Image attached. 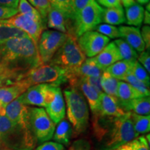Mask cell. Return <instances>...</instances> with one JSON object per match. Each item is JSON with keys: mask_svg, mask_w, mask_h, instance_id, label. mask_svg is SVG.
I'll return each mask as SVG.
<instances>
[{"mask_svg": "<svg viewBox=\"0 0 150 150\" xmlns=\"http://www.w3.org/2000/svg\"><path fill=\"white\" fill-rule=\"evenodd\" d=\"M42 64L37 45L29 37L13 38L0 45V72L10 84Z\"/></svg>", "mask_w": 150, "mask_h": 150, "instance_id": "6da1fadb", "label": "cell"}, {"mask_svg": "<svg viewBox=\"0 0 150 150\" xmlns=\"http://www.w3.org/2000/svg\"><path fill=\"white\" fill-rule=\"evenodd\" d=\"M139 136L135 131L131 119L130 112H127L125 115L112 118L109 129H106L99 137L103 138L101 150H112L127 143Z\"/></svg>", "mask_w": 150, "mask_h": 150, "instance_id": "7a4b0ae2", "label": "cell"}, {"mask_svg": "<svg viewBox=\"0 0 150 150\" xmlns=\"http://www.w3.org/2000/svg\"><path fill=\"white\" fill-rule=\"evenodd\" d=\"M67 106V115L76 134L85 132L88 127L89 111L85 97L76 88H68L64 91Z\"/></svg>", "mask_w": 150, "mask_h": 150, "instance_id": "3957f363", "label": "cell"}, {"mask_svg": "<svg viewBox=\"0 0 150 150\" xmlns=\"http://www.w3.org/2000/svg\"><path fill=\"white\" fill-rule=\"evenodd\" d=\"M18 81L28 88L43 83L59 86L67 81V71L50 63L42 64L26 73Z\"/></svg>", "mask_w": 150, "mask_h": 150, "instance_id": "277c9868", "label": "cell"}, {"mask_svg": "<svg viewBox=\"0 0 150 150\" xmlns=\"http://www.w3.org/2000/svg\"><path fill=\"white\" fill-rule=\"evenodd\" d=\"M86 59L85 54L78 45L76 38L68 35L64 44L54 54L49 63L70 72L79 67Z\"/></svg>", "mask_w": 150, "mask_h": 150, "instance_id": "5b68a950", "label": "cell"}, {"mask_svg": "<svg viewBox=\"0 0 150 150\" xmlns=\"http://www.w3.org/2000/svg\"><path fill=\"white\" fill-rule=\"evenodd\" d=\"M0 147L12 150H33L35 148L5 115L0 116Z\"/></svg>", "mask_w": 150, "mask_h": 150, "instance_id": "8992f818", "label": "cell"}, {"mask_svg": "<svg viewBox=\"0 0 150 150\" xmlns=\"http://www.w3.org/2000/svg\"><path fill=\"white\" fill-rule=\"evenodd\" d=\"M103 10L104 8L95 0L76 14L72 27L73 33L76 39L84 33L93 31L94 28L102 22Z\"/></svg>", "mask_w": 150, "mask_h": 150, "instance_id": "52a82bcc", "label": "cell"}, {"mask_svg": "<svg viewBox=\"0 0 150 150\" xmlns=\"http://www.w3.org/2000/svg\"><path fill=\"white\" fill-rule=\"evenodd\" d=\"M29 123L37 143L42 144L52 139L56 124L44 108L29 107Z\"/></svg>", "mask_w": 150, "mask_h": 150, "instance_id": "ba28073f", "label": "cell"}, {"mask_svg": "<svg viewBox=\"0 0 150 150\" xmlns=\"http://www.w3.org/2000/svg\"><path fill=\"white\" fill-rule=\"evenodd\" d=\"M5 115L14 124L31 145L35 147L36 140L29 123V107L17 98L5 108Z\"/></svg>", "mask_w": 150, "mask_h": 150, "instance_id": "9c48e42d", "label": "cell"}, {"mask_svg": "<svg viewBox=\"0 0 150 150\" xmlns=\"http://www.w3.org/2000/svg\"><path fill=\"white\" fill-rule=\"evenodd\" d=\"M25 32L37 45L41 33L45 28V22L39 13L19 14L7 20H1Z\"/></svg>", "mask_w": 150, "mask_h": 150, "instance_id": "30bf717a", "label": "cell"}, {"mask_svg": "<svg viewBox=\"0 0 150 150\" xmlns=\"http://www.w3.org/2000/svg\"><path fill=\"white\" fill-rule=\"evenodd\" d=\"M68 34L55 30H44L37 44L42 64H47L67 40Z\"/></svg>", "mask_w": 150, "mask_h": 150, "instance_id": "8fae6325", "label": "cell"}, {"mask_svg": "<svg viewBox=\"0 0 150 150\" xmlns=\"http://www.w3.org/2000/svg\"><path fill=\"white\" fill-rule=\"evenodd\" d=\"M45 110L56 125L64 119L65 104L59 86L48 84L45 99Z\"/></svg>", "mask_w": 150, "mask_h": 150, "instance_id": "7c38bea8", "label": "cell"}, {"mask_svg": "<svg viewBox=\"0 0 150 150\" xmlns=\"http://www.w3.org/2000/svg\"><path fill=\"white\" fill-rule=\"evenodd\" d=\"M76 42L86 56L93 58L110 42V38L97 31H91L79 37Z\"/></svg>", "mask_w": 150, "mask_h": 150, "instance_id": "4fadbf2b", "label": "cell"}, {"mask_svg": "<svg viewBox=\"0 0 150 150\" xmlns=\"http://www.w3.org/2000/svg\"><path fill=\"white\" fill-rule=\"evenodd\" d=\"M125 114L126 112L124 111L120 106L117 98L106 95L104 93L99 95L98 113L95 116L114 118L120 117Z\"/></svg>", "mask_w": 150, "mask_h": 150, "instance_id": "5bb4252c", "label": "cell"}, {"mask_svg": "<svg viewBox=\"0 0 150 150\" xmlns=\"http://www.w3.org/2000/svg\"><path fill=\"white\" fill-rule=\"evenodd\" d=\"M48 84H38L29 87L18 99L26 106H35L38 107H45V99L47 87Z\"/></svg>", "mask_w": 150, "mask_h": 150, "instance_id": "9a60e30c", "label": "cell"}, {"mask_svg": "<svg viewBox=\"0 0 150 150\" xmlns=\"http://www.w3.org/2000/svg\"><path fill=\"white\" fill-rule=\"evenodd\" d=\"M93 58L96 65L103 72L110 65L122 60L120 54L114 42L108 43L97 55Z\"/></svg>", "mask_w": 150, "mask_h": 150, "instance_id": "2e32d148", "label": "cell"}, {"mask_svg": "<svg viewBox=\"0 0 150 150\" xmlns=\"http://www.w3.org/2000/svg\"><path fill=\"white\" fill-rule=\"evenodd\" d=\"M120 37L126 41L131 47L138 52H142L145 50V45L142 40L139 27L131 26H121L118 28Z\"/></svg>", "mask_w": 150, "mask_h": 150, "instance_id": "e0dca14e", "label": "cell"}, {"mask_svg": "<svg viewBox=\"0 0 150 150\" xmlns=\"http://www.w3.org/2000/svg\"><path fill=\"white\" fill-rule=\"evenodd\" d=\"M120 108L125 112H130L137 115H149L150 112L149 97L143 96L126 102L118 100Z\"/></svg>", "mask_w": 150, "mask_h": 150, "instance_id": "ac0fdd59", "label": "cell"}, {"mask_svg": "<svg viewBox=\"0 0 150 150\" xmlns=\"http://www.w3.org/2000/svg\"><path fill=\"white\" fill-rule=\"evenodd\" d=\"M69 20V18L65 16L64 13L52 6L46 21L49 28L67 34Z\"/></svg>", "mask_w": 150, "mask_h": 150, "instance_id": "d6986e66", "label": "cell"}, {"mask_svg": "<svg viewBox=\"0 0 150 150\" xmlns=\"http://www.w3.org/2000/svg\"><path fill=\"white\" fill-rule=\"evenodd\" d=\"M28 88L27 86L20 81H17L11 85L1 86L0 87V103L6 108L7 105L18 98Z\"/></svg>", "mask_w": 150, "mask_h": 150, "instance_id": "ffe728a7", "label": "cell"}, {"mask_svg": "<svg viewBox=\"0 0 150 150\" xmlns=\"http://www.w3.org/2000/svg\"><path fill=\"white\" fill-rule=\"evenodd\" d=\"M74 88H79L84 97H86L87 99L91 111L93 112L94 115H97L99 110V95L100 94L97 93L96 90L93 87H92L91 85H89L88 83L82 79L79 80Z\"/></svg>", "mask_w": 150, "mask_h": 150, "instance_id": "44dd1931", "label": "cell"}, {"mask_svg": "<svg viewBox=\"0 0 150 150\" xmlns=\"http://www.w3.org/2000/svg\"><path fill=\"white\" fill-rule=\"evenodd\" d=\"M57 125L52 137L53 140L62 145H68L72 134V125L65 119L62 120Z\"/></svg>", "mask_w": 150, "mask_h": 150, "instance_id": "7402d4cb", "label": "cell"}, {"mask_svg": "<svg viewBox=\"0 0 150 150\" xmlns=\"http://www.w3.org/2000/svg\"><path fill=\"white\" fill-rule=\"evenodd\" d=\"M102 22L113 26L125 23L126 19L122 6L104 8L102 16Z\"/></svg>", "mask_w": 150, "mask_h": 150, "instance_id": "603a6c76", "label": "cell"}, {"mask_svg": "<svg viewBox=\"0 0 150 150\" xmlns=\"http://www.w3.org/2000/svg\"><path fill=\"white\" fill-rule=\"evenodd\" d=\"M135 63V62H134ZM134 62L121 60L108 67L106 71L110 76L119 81H122L127 75L131 74L134 66Z\"/></svg>", "mask_w": 150, "mask_h": 150, "instance_id": "cb8c5ba5", "label": "cell"}, {"mask_svg": "<svg viewBox=\"0 0 150 150\" xmlns=\"http://www.w3.org/2000/svg\"><path fill=\"white\" fill-rule=\"evenodd\" d=\"M145 9L139 4L134 2L133 4L126 7V23L129 25L139 27L143 22Z\"/></svg>", "mask_w": 150, "mask_h": 150, "instance_id": "d4e9b609", "label": "cell"}, {"mask_svg": "<svg viewBox=\"0 0 150 150\" xmlns=\"http://www.w3.org/2000/svg\"><path fill=\"white\" fill-rule=\"evenodd\" d=\"M28 37L29 36L25 32L0 20V45L13 38Z\"/></svg>", "mask_w": 150, "mask_h": 150, "instance_id": "484cf974", "label": "cell"}, {"mask_svg": "<svg viewBox=\"0 0 150 150\" xmlns=\"http://www.w3.org/2000/svg\"><path fill=\"white\" fill-rule=\"evenodd\" d=\"M143 97L142 94L137 91L130 84L125 81L118 82L117 97L120 102H126L138 97Z\"/></svg>", "mask_w": 150, "mask_h": 150, "instance_id": "4316f807", "label": "cell"}, {"mask_svg": "<svg viewBox=\"0 0 150 150\" xmlns=\"http://www.w3.org/2000/svg\"><path fill=\"white\" fill-rule=\"evenodd\" d=\"M113 42L120 52L122 60L134 63L138 60V54L137 52L134 48L131 47L126 41L122 38H118Z\"/></svg>", "mask_w": 150, "mask_h": 150, "instance_id": "83f0119b", "label": "cell"}, {"mask_svg": "<svg viewBox=\"0 0 150 150\" xmlns=\"http://www.w3.org/2000/svg\"><path fill=\"white\" fill-rule=\"evenodd\" d=\"M112 150H149V134L138 136Z\"/></svg>", "mask_w": 150, "mask_h": 150, "instance_id": "f1b7e54d", "label": "cell"}, {"mask_svg": "<svg viewBox=\"0 0 150 150\" xmlns=\"http://www.w3.org/2000/svg\"><path fill=\"white\" fill-rule=\"evenodd\" d=\"M118 82H119V80L112 77L106 71H104L101 76V86H102V91H104L103 93L117 98V91Z\"/></svg>", "mask_w": 150, "mask_h": 150, "instance_id": "f546056e", "label": "cell"}, {"mask_svg": "<svg viewBox=\"0 0 150 150\" xmlns=\"http://www.w3.org/2000/svg\"><path fill=\"white\" fill-rule=\"evenodd\" d=\"M131 119L132 120L134 130L138 135L145 134L150 130V115H137L130 112Z\"/></svg>", "mask_w": 150, "mask_h": 150, "instance_id": "4dcf8cb0", "label": "cell"}, {"mask_svg": "<svg viewBox=\"0 0 150 150\" xmlns=\"http://www.w3.org/2000/svg\"><path fill=\"white\" fill-rule=\"evenodd\" d=\"M52 6L59 9L65 14L71 22L74 21V13L73 0H50Z\"/></svg>", "mask_w": 150, "mask_h": 150, "instance_id": "1f68e13d", "label": "cell"}, {"mask_svg": "<svg viewBox=\"0 0 150 150\" xmlns=\"http://www.w3.org/2000/svg\"><path fill=\"white\" fill-rule=\"evenodd\" d=\"M93 31H97V32L108 38L118 39L120 37V33L118 28L108 24H99L94 28Z\"/></svg>", "mask_w": 150, "mask_h": 150, "instance_id": "d6a6232c", "label": "cell"}, {"mask_svg": "<svg viewBox=\"0 0 150 150\" xmlns=\"http://www.w3.org/2000/svg\"><path fill=\"white\" fill-rule=\"evenodd\" d=\"M122 81L132 86L134 89L138 91L140 94H142L143 96L149 97V86L146 85L143 82L140 81L138 79H136L132 74H129L125 77Z\"/></svg>", "mask_w": 150, "mask_h": 150, "instance_id": "836d02e7", "label": "cell"}, {"mask_svg": "<svg viewBox=\"0 0 150 150\" xmlns=\"http://www.w3.org/2000/svg\"><path fill=\"white\" fill-rule=\"evenodd\" d=\"M27 1L38 11L43 20L45 22L49 11L52 7L50 0H27Z\"/></svg>", "mask_w": 150, "mask_h": 150, "instance_id": "e575fe53", "label": "cell"}, {"mask_svg": "<svg viewBox=\"0 0 150 150\" xmlns=\"http://www.w3.org/2000/svg\"><path fill=\"white\" fill-rule=\"evenodd\" d=\"M131 74H132L135 77L140 80V81L143 82L146 85L149 86L150 78L149 73L146 71L143 66L138 61L134 63V66L133 67L132 72Z\"/></svg>", "mask_w": 150, "mask_h": 150, "instance_id": "d590c367", "label": "cell"}, {"mask_svg": "<svg viewBox=\"0 0 150 150\" xmlns=\"http://www.w3.org/2000/svg\"><path fill=\"white\" fill-rule=\"evenodd\" d=\"M18 11L19 14L38 13V11L30 4L27 0H20L18 7Z\"/></svg>", "mask_w": 150, "mask_h": 150, "instance_id": "8d00e7d4", "label": "cell"}, {"mask_svg": "<svg viewBox=\"0 0 150 150\" xmlns=\"http://www.w3.org/2000/svg\"><path fill=\"white\" fill-rule=\"evenodd\" d=\"M101 76H88V77H85L81 79L86 83H88L89 85H91L92 87L96 90L97 93L101 94L103 93L102 86H101ZM80 80V79H79ZM77 83V82H76Z\"/></svg>", "mask_w": 150, "mask_h": 150, "instance_id": "74e56055", "label": "cell"}, {"mask_svg": "<svg viewBox=\"0 0 150 150\" xmlns=\"http://www.w3.org/2000/svg\"><path fill=\"white\" fill-rule=\"evenodd\" d=\"M18 13V9L0 6V20L9 19Z\"/></svg>", "mask_w": 150, "mask_h": 150, "instance_id": "f35d334b", "label": "cell"}, {"mask_svg": "<svg viewBox=\"0 0 150 150\" xmlns=\"http://www.w3.org/2000/svg\"><path fill=\"white\" fill-rule=\"evenodd\" d=\"M34 150H64V147L57 142L47 141L40 144Z\"/></svg>", "mask_w": 150, "mask_h": 150, "instance_id": "ab89813d", "label": "cell"}, {"mask_svg": "<svg viewBox=\"0 0 150 150\" xmlns=\"http://www.w3.org/2000/svg\"><path fill=\"white\" fill-rule=\"evenodd\" d=\"M138 61L143 66L148 73L150 72V55L149 52L143 51L138 56Z\"/></svg>", "mask_w": 150, "mask_h": 150, "instance_id": "60d3db41", "label": "cell"}, {"mask_svg": "<svg viewBox=\"0 0 150 150\" xmlns=\"http://www.w3.org/2000/svg\"><path fill=\"white\" fill-rule=\"evenodd\" d=\"M90 145L86 140L80 139L73 142L68 150H89Z\"/></svg>", "mask_w": 150, "mask_h": 150, "instance_id": "b9f144b4", "label": "cell"}, {"mask_svg": "<svg viewBox=\"0 0 150 150\" xmlns=\"http://www.w3.org/2000/svg\"><path fill=\"white\" fill-rule=\"evenodd\" d=\"M142 39L145 45V48L149 50L150 47V27L149 25H145L142 27L140 31Z\"/></svg>", "mask_w": 150, "mask_h": 150, "instance_id": "7bdbcfd3", "label": "cell"}, {"mask_svg": "<svg viewBox=\"0 0 150 150\" xmlns=\"http://www.w3.org/2000/svg\"><path fill=\"white\" fill-rule=\"evenodd\" d=\"M93 1H95V0H73V9H74V16L82 8H83L84 7Z\"/></svg>", "mask_w": 150, "mask_h": 150, "instance_id": "ee69618b", "label": "cell"}, {"mask_svg": "<svg viewBox=\"0 0 150 150\" xmlns=\"http://www.w3.org/2000/svg\"><path fill=\"white\" fill-rule=\"evenodd\" d=\"M99 5H102L106 8H112L122 6L120 0H97Z\"/></svg>", "mask_w": 150, "mask_h": 150, "instance_id": "f6af8a7d", "label": "cell"}, {"mask_svg": "<svg viewBox=\"0 0 150 150\" xmlns=\"http://www.w3.org/2000/svg\"><path fill=\"white\" fill-rule=\"evenodd\" d=\"M20 0H0V6L18 9Z\"/></svg>", "mask_w": 150, "mask_h": 150, "instance_id": "bcb514c9", "label": "cell"}, {"mask_svg": "<svg viewBox=\"0 0 150 150\" xmlns=\"http://www.w3.org/2000/svg\"><path fill=\"white\" fill-rule=\"evenodd\" d=\"M144 23H145L146 25H149L150 24V14L149 12H148L147 11H145L144 12Z\"/></svg>", "mask_w": 150, "mask_h": 150, "instance_id": "7dc6e473", "label": "cell"}, {"mask_svg": "<svg viewBox=\"0 0 150 150\" xmlns=\"http://www.w3.org/2000/svg\"><path fill=\"white\" fill-rule=\"evenodd\" d=\"M8 85H11V84L8 83V81L6 79L4 76L2 75V74L0 72V87H1V86H8Z\"/></svg>", "mask_w": 150, "mask_h": 150, "instance_id": "c3c4849f", "label": "cell"}, {"mask_svg": "<svg viewBox=\"0 0 150 150\" xmlns=\"http://www.w3.org/2000/svg\"><path fill=\"white\" fill-rule=\"evenodd\" d=\"M121 4H122L126 8V7H128L131 4H133L135 2V0H120Z\"/></svg>", "mask_w": 150, "mask_h": 150, "instance_id": "681fc988", "label": "cell"}, {"mask_svg": "<svg viewBox=\"0 0 150 150\" xmlns=\"http://www.w3.org/2000/svg\"><path fill=\"white\" fill-rule=\"evenodd\" d=\"M5 115V107L0 103V116Z\"/></svg>", "mask_w": 150, "mask_h": 150, "instance_id": "f907efd6", "label": "cell"}, {"mask_svg": "<svg viewBox=\"0 0 150 150\" xmlns=\"http://www.w3.org/2000/svg\"><path fill=\"white\" fill-rule=\"evenodd\" d=\"M138 4H146L149 3V0H136Z\"/></svg>", "mask_w": 150, "mask_h": 150, "instance_id": "816d5d0a", "label": "cell"}, {"mask_svg": "<svg viewBox=\"0 0 150 150\" xmlns=\"http://www.w3.org/2000/svg\"><path fill=\"white\" fill-rule=\"evenodd\" d=\"M146 11H148V12H149L150 11V9H149V3L147 4V6H146Z\"/></svg>", "mask_w": 150, "mask_h": 150, "instance_id": "f5cc1de1", "label": "cell"}, {"mask_svg": "<svg viewBox=\"0 0 150 150\" xmlns=\"http://www.w3.org/2000/svg\"><path fill=\"white\" fill-rule=\"evenodd\" d=\"M0 150H12V149H8V148H5V147H0Z\"/></svg>", "mask_w": 150, "mask_h": 150, "instance_id": "db71d44e", "label": "cell"}]
</instances>
